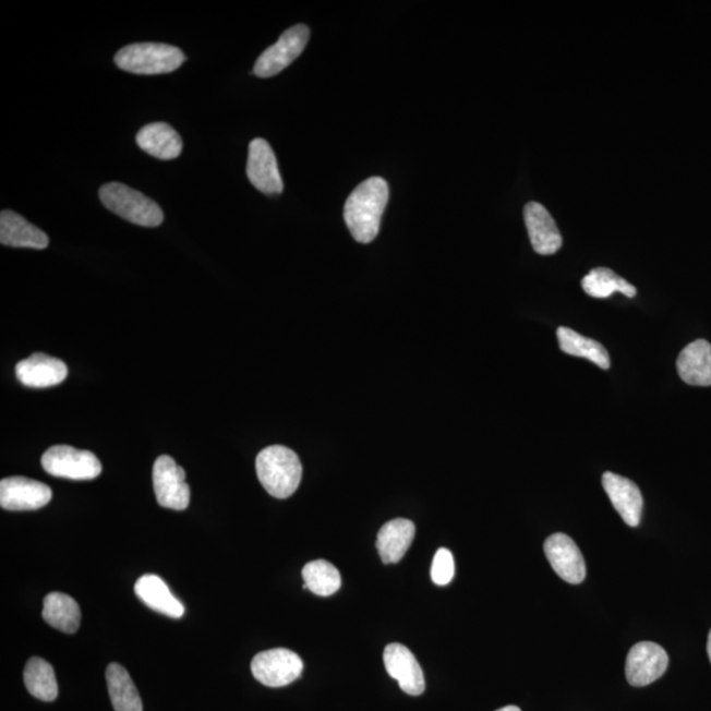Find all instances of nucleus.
<instances>
[{"mask_svg":"<svg viewBox=\"0 0 711 711\" xmlns=\"http://www.w3.org/2000/svg\"><path fill=\"white\" fill-rule=\"evenodd\" d=\"M302 577L303 588L320 596L333 595L341 587L339 570L326 561H315L304 565Z\"/></svg>","mask_w":711,"mask_h":711,"instance_id":"27","label":"nucleus"},{"mask_svg":"<svg viewBox=\"0 0 711 711\" xmlns=\"http://www.w3.org/2000/svg\"><path fill=\"white\" fill-rule=\"evenodd\" d=\"M415 537V525L409 519L397 518L381 527L376 547L384 564L402 561Z\"/></svg>","mask_w":711,"mask_h":711,"instance_id":"18","label":"nucleus"},{"mask_svg":"<svg viewBox=\"0 0 711 711\" xmlns=\"http://www.w3.org/2000/svg\"><path fill=\"white\" fill-rule=\"evenodd\" d=\"M544 554L564 581L581 583L586 580V561L573 538L565 533H554L544 542Z\"/></svg>","mask_w":711,"mask_h":711,"instance_id":"12","label":"nucleus"},{"mask_svg":"<svg viewBox=\"0 0 711 711\" xmlns=\"http://www.w3.org/2000/svg\"><path fill=\"white\" fill-rule=\"evenodd\" d=\"M525 224L533 251L539 255H554L563 245V238L549 209L538 202L525 206Z\"/></svg>","mask_w":711,"mask_h":711,"instance_id":"14","label":"nucleus"},{"mask_svg":"<svg viewBox=\"0 0 711 711\" xmlns=\"http://www.w3.org/2000/svg\"><path fill=\"white\" fill-rule=\"evenodd\" d=\"M678 376L691 386H711V345L696 340L685 347L677 359Z\"/></svg>","mask_w":711,"mask_h":711,"instance_id":"19","label":"nucleus"},{"mask_svg":"<svg viewBox=\"0 0 711 711\" xmlns=\"http://www.w3.org/2000/svg\"><path fill=\"white\" fill-rule=\"evenodd\" d=\"M497 711H522V710H520L518 707H514V704H509V707L498 709Z\"/></svg>","mask_w":711,"mask_h":711,"instance_id":"29","label":"nucleus"},{"mask_svg":"<svg viewBox=\"0 0 711 711\" xmlns=\"http://www.w3.org/2000/svg\"><path fill=\"white\" fill-rule=\"evenodd\" d=\"M16 378L24 386L44 389L60 385L68 377V366L60 359L48 354L34 353L15 367Z\"/></svg>","mask_w":711,"mask_h":711,"instance_id":"16","label":"nucleus"},{"mask_svg":"<svg viewBox=\"0 0 711 711\" xmlns=\"http://www.w3.org/2000/svg\"><path fill=\"white\" fill-rule=\"evenodd\" d=\"M185 469L168 455L158 457L154 466V487L158 505L176 511L186 510L190 487Z\"/></svg>","mask_w":711,"mask_h":711,"instance_id":"8","label":"nucleus"},{"mask_svg":"<svg viewBox=\"0 0 711 711\" xmlns=\"http://www.w3.org/2000/svg\"><path fill=\"white\" fill-rule=\"evenodd\" d=\"M136 143L145 154L160 158V160H174L181 155L183 148L181 136L167 123H152L143 126L136 135Z\"/></svg>","mask_w":711,"mask_h":711,"instance_id":"21","label":"nucleus"},{"mask_svg":"<svg viewBox=\"0 0 711 711\" xmlns=\"http://www.w3.org/2000/svg\"><path fill=\"white\" fill-rule=\"evenodd\" d=\"M25 688L29 694L44 702H52L59 696L53 666L41 658L28 660L24 670Z\"/></svg>","mask_w":711,"mask_h":711,"instance_id":"25","label":"nucleus"},{"mask_svg":"<svg viewBox=\"0 0 711 711\" xmlns=\"http://www.w3.org/2000/svg\"><path fill=\"white\" fill-rule=\"evenodd\" d=\"M670 659L662 646L640 642L628 652L626 677L632 687H647L659 680L668 668Z\"/></svg>","mask_w":711,"mask_h":711,"instance_id":"9","label":"nucleus"},{"mask_svg":"<svg viewBox=\"0 0 711 711\" xmlns=\"http://www.w3.org/2000/svg\"><path fill=\"white\" fill-rule=\"evenodd\" d=\"M185 61L186 57L180 48L158 43L131 44L116 56L119 69L144 75L174 72Z\"/></svg>","mask_w":711,"mask_h":711,"instance_id":"3","label":"nucleus"},{"mask_svg":"<svg viewBox=\"0 0 711 711\" xmlns=\"http://www.w3.org/2000/svg\"><path fill=\"white\" fill-rule=\"evenodd\" d=\"M256 472L265 491L278 499L291 497L302 480L300 457L284 446L263 449L256 459Z\"/></svg>","mask_w":711,"mask_h":711,"instance_id":"2","label":"nucleus"},{"mask_svg":"<svg viewBox=\"0 0 711 711\" xmlns=\"http://www.w3.org/2000/svg\"><path fill=\"white\" fill-rule=\"evenodd\" d=\"M0 243L15 248L46 250L49 245V238L46 232L31 225L22 215L3 209L0 214Z\"/></svg>","mask_w":711,"mask_h":711,"instance_id":"17","label":"nucleus"},{"mask_svg":"<svg viewBox=\"0 0 711 711\" xmlns=\"http://www.w3.org/2000/svg\"><path fill=\"white\" fill-rule=\"evenodd\" d=\"M106 678L116 711H143L142 698L124 666L111 663L107 666Z\"/></svg>","mask_w":711,"mask_h":711,"instance_id":"23","label":"nucleus"},{"mask_svg":"<svg viewBox=\"0 0 711 711\" xmlns=\"http://www.w3.org/2000/svg\"><path fill=\"white\" fill-rule=\"evenodd\" d=\"M556 336L558 346H561L564 353L576 356V358L588 359L596 366H600L601 370L606 371L611 367V356H608L606 348L600 341L586 338V336L577 334L568 327L557 328Z\"/></svg>","mask_w":711,"mask_h":711,"instance_id":"24","label":"nucleus"},{"mask_svg":"<svg viewBox=\"0 0 711 711\" xmlns=\"http://www.w3.org/2000/svg\"><path fill=\"white\" fill-rule=\"evenodd\" d=\"M387 201L389 185L381 177H372L360 183L348 196L345 219L356 241L367 244L377 238Z\"/></svg>","mask_w":711,"mask_h":711,"instance_id":"1","label":"nucleus"},{"mask_svg":"<svg viewBox=\"0 0 711 711\" xmlns=\"http://www.w3.org/2000/svg\"><path fill=\"white\" fill-rule=\"evenodd\" d=\"M246 176L252 185L266 195H277L284 192L277 158L266 140L255 138L250 144Z\"/></svg>","mask_w":711,"mask_h":711,"instance_id":"10","label":"nucleus"},{"mask_svg":"<svg viewBox=\"0 0 711 711\" xmlns=\"http://www.w3.org/2000/svg\"><path fill=\"white\" fill-rule=\"evenodd\" d=\"M582 289L589 297L605 300L614 293H622L628 298L637 296V288L625 278H622L608 268H595L582 278Z\"/></svg>","mask_w":711,"mask_h":711,"instance_id":"26","label":"nucleus"},{"mask_svg":"<svg viewBox=\"0 0 711 711\" xmlns=\"http://www.w3.org/2000/svg\"><path fill=\"white\" fill-rule=\"evenodd\" d=\"M251 670L258 683L269 688H281L301 677L303 662L296 652L276 649L257 653Z\"/></svg>","mask_w":711,"mask_h":711,"instance_id":"7","label":"nucleus"},{"mask_svg":"<svg viewBox=\"0 0 711 711\" xmlns=\"http://www.w3.org/2000/svg\"><path fill=\"white\" fill-rule=\"evenodd\" d=\"M455 576L454 556L447 549L436 552L433 567H431V579L439 587H446Z\"/></svg>","mask_w":711,"mask_h":711,"instance_id":"28","label":"nucleus"},{"mask_svg":"<svg viewBox=\"0 0 711 711\" xmlns=\"http://www.w3.org/2000/svg\"><path fill=\"white\" fill-rule=\"evenodd\" d=\"M602 485L626 525L639 526L643 513V495L638 485L612 472L603 473Z\"/></svg>","mask_w":711,"mask_h":711,"instance_id":"15","label":"nucleus"},{"mask_svg":"<svg viewBox=\"0 0 711 711\" xmlns=\"http://www.w3.org/2000/svg\"><path fill=\"white\" fill-rule=\"evenodd\" d=\"M309 39L310 29L308 25L298 24L285 31L275 46L269 47L258 57L253 73L260 79L275 77L303 53Z\"/></svg>","mask_w":711,"mask_h":711,"instance_id":"6","label":"nucleus"},{"mask_svg":"<svg viewBox=\"0 0 711 711\" xmlns=\"http://www.w3.org/2000/svg\"><path fill=\"white\" fill-rule=\"evenodd\" d=\"M99 198L106 208L133 225L157 227L164 221L162 209L154 200L124 183H106L99 190Z\"/></svg>","mask_w":711,"mask_h":711,"instance_id":"4","label":"nucleus"},{"mask_svg":"<svg viewBox=\"0 0 711 711\" xmlns=\"http://www.w3.org/2000/svg\"><path fill=\"white\" fill-rule=\"evenodd\" d=\"M41 466L44 471L55 478L74 481L94 480L101 473L97 456L69 446L49 448L41 457Z\"/></svg>","mask_w":711,"mask_h":711,"instance_id":"5","label":"nucleus"},{"mask_svg":"<svg viewBox=\"0 0 711 711\" xmlns=\"http://www.w3.org/2000/svg\"><path fill=\"white\" fill-rule=\"evenodd\" d=\"M708 655H709L710 663H711V630L709 632V638H708Z\"/></svg>","mask_w":711,"mask_h":711,"instance_id":"30","label":"nucleus"},{"mask_svg":"<svg viewBox=\"0 0 711 711\" xmlns=\"http://www.w3.org/2000/svg\"><path fill=\"white\" fill-rule=\"evenodd\" d=\"M43 618L56 630L74 634L81 626V608L72 596L50 593L44 599Z\"/></svg>","mask_w":711,"mask_h":711,"instance_id":"22","label":"nucleus"},{"mask_svg":"<svg viewBox=\"0 0 711 711\" xmlns=\"http://www.w3.org/2000/svg\"><path fill=\"white\" fill-rule=\"evenodd\" d=\"M384 663L390 677L398 682L399 688L410 696H421L425 680L421 665L408 647L391 643L384 651Z\"/></svg>","mask_w":711,"mask_h":711,"instance_id":"13","label":"nucleus"},{"mask_svg":"<svg viewBox=\"0 0 711 711\" xmlns=\"http://www.w3.org/2000/svg\"><path fill=\"white\" fill-rule=\"evenodd\" d=\"M135 593L152 611L180 619L185 607L171 594L169 587L156 575H144L135 583Z\"/></svg>","mask_w":711,"mask_h":711,"instance_id":"20","label":"nucleus"},{"mask_svg":"<svg viewBox=\"0 0 711 711\" xmlns=\"http://www.w3.org/2000/svg\"><path fill=\"white\" fill-rule=\"evenodd\" d=\"M52 499V491L40 481L25 478H9L0 482V506L9 511H32L41 509Z\"/></svg>","mask_w":711,"mask_h":711,"instance_id":"11","label":"nucleus"}]
</instances>
